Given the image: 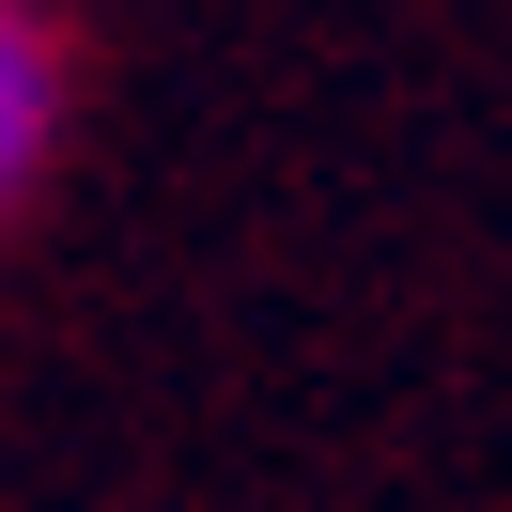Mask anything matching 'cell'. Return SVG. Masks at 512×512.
Segmentation results:
<instances>
[{"label": "cell", "mask_w": 512, "mask_h": 512, "mask_svg": "<svg viewBox=\"0 0 512 512\" xmlns=\"http://www.w3.org/2000/svg\"><path fill=\"white\" fill-rule=\"evenodd\" d=\"M47 140H63V16L0 0V218L47 187Z\"/></svg>", "instance_id": "1"}]
</instances>
